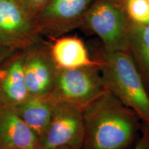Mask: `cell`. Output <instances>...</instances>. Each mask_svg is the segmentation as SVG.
Wrapping results in <instances>:
<instances>
[{"instance_id": "cell-1", "label": "cell", "mask_w": 149, "mask_h": 149, "mask_svg": "<svg viewBox=\"0 0 149 149\" xmlns=\"http://www.w3.org/2000/svg\"><path fill=\"white\" fill-rule=\"evenodd\" d=\"M83 149H126L133 142L137 117L106 89L82 109Z\"/></svg>"}, {"instance_id": "cell-2", "label": "cell", "mask_w": 149, "mask_h": 149, "mask_svg": "<svg viewBox=\"0 0 149 149\" xmlns=\"http://www.w3.org/2000/svg\"><path fill=\"white\" fill-rule=\"evenodd\" d=\"M97 60L105 88L149 125V95L128 51L104 48Z\"/></svg>"}, {"instance_id": "cell-3", "label": "cell", "mask_w": 149, "mask_h": 149, "mask_svg": "<svg viewBox=\"0 0 149 149\" xmlns=\"http://www.w3.org/2000/svg\"><path fill=\"white\" fill-rule=\"evenodd\" d=\"M82 22L101 39L109 51H128L130 22L113 0H99L86 13Z\"/></svg>"}, {"instance_id": "cell-4", "label": "cell", "mask_w": 149, "mask_h": 149, "mask_svg": "<svg viewBox=\"0 0 149 149\" xmlns=\"http://www.w3.org/2000/svg\"><path fill=\"white\" fill-rule=\"evenodd\" d=\"M105 90L98 66L58 69L50 96L82 110Z\"/></svg>"}, {"instance_id": "cell-5", "label": "cell", "mask_w": 149, "mask_h": 149, "mask_svg": "<svg viewBox=\"0 0 149 149\" xmlns=\"http://www.w3.org/2000/svg\"><path fill=\"white\" fill-rule=\"evenodd\" d=\"M39 139L40 149L83 148L84 126L82 110L70 104L55 101L51 120Z\"/></svg>"}, {"instance_id": "cell-6", "label": "cell", "mask_w": 149, "mask_h": 149, "mask_svg": "<svg viewBox=\"0 0 149 149\" xmlns=\"http://www.w3.org/2000/svg\"><path fill=\"white\" fill-rule=\"evenodd\" d=\"M40 40L35 16L20 0H0V44L17 51Z\"/></svg>"}, {"instance_id": "cell-7", "label": "cell", "mask_w": 149, "mask_h": 149, "mask_svg": "<svg viewBox=\"0 0 149 149\" xmlns=\"http://www.w3.org/2000/svg\"><path fill=\"white\" fill-rule=\"evenodd\" d=\"M93 0H50L35 15L40 36H62L82 22Z\"/></svg>"}, {"instance_id": "cell-8", "label": "cell", "mask_w": 149, "mask_h": 149, "mask_svg": "<svg viewBox=\"0 0 149 149\" xmlns=\"http://www.w3.org/2000/svg\"><path fill=\"white\" fill-rule=\"evenodd\" d=\"M23 51L24 78L30 95L50 96L58 69L50 54L48 43L40 40Z\"/></svg>"}, {"instance_id": "cell-9", "label": "cell", "mask_w": 149, "mask_h": 149, "mask_svg": "<svg viewBox=\"0 0 149 149\" xmlns=\"http://www.w3.org/2000/svg\"><path fill=\"white\" fill-rule=\"evenodd\" d=\"M30 95L24 73V51L17 50L0 65V107H15Z\"/></svg>"}, {"instance_id": "cell-10", "label": "cell", "mask_w": 149, "mask_h": 149, "mask_svg": "<svg viewBox=\"0 0 149 149\" xmlns=\"http://www.w3.org/2000/svg\"><path fill=\"white\" fill-rule=\"evenodd\" d=\"M0 149H40L38 136L13 107H0Z\"/></svg>"}, {"instance_id": "cell-11", "label": "cell", "mask_w": 149, "mask_h": 149, "mask_svg": "<svg viewBox=\"0 0 149 149\" xmlns=\"http://www.w3.org/2000/svg\"><path fill=\"white\" fill-rule=\"evenodd\" d=\"M48 44L57 69L99 66L98 61L91 57L84 43L77 37L62 35L52 39Z\"/></svg>"}, {"instance_id": "cell-12", "label": "cell", "mask_w": 149, "mask_h": 149, "mask_svg": "<svg viewBox=\"0 0 149 149\" xmlns=\"http://www.w3.org/2000/svg\"><path fill=\"white\" fill-rule=\"evenodd\" d=\"M54 104L55 101L51 96H30L14 109L40 138L49 124Z\"/></svg>"}, {"instance_id": "cell-13", "label": "cell", "mask_w": 149, "mask_h": 149, "mask_svg": "<svg viewBox=\"0 0 149 149\" xmlns=\"http://www.w3.org/2000/svg\"><path fill=\"white\" fill-rule=\"evenodd\" d=\"M143 73L149 81V24L138 25L130 22L129 49ZM137 65V64H135Z\"/></svg>"}, {"instance_id": "cell-14", "label": "cell", "mask_w": 149, "mask_h": 149, "mask_svg": "<svg viewBox=\"0 0 149 149\" xmlns=\"http://www.w3.org/2000/svg\"><path fill=\"white\" fill-rule=\"evenodd\" d=\"M126 14L131 23L149 24V0H125Z\"/></svg>"}, {"instance_id": "cell-15", "label": "cell", "mask_w": 149, "mask_h": 149, "mask_svg": "<svg viewBox=\"0 0 149 149\" xmlns=\"http://www.w3.org/2000/svg\"><path fill=\"white\" fill-rule=\"evenodd\" d=\"M31 13L36 15L37 13L50 0H20Z\"/></svg>"}, {"instance_id": "cell-16", "label": "cell", "mask_w": 149, "mask_h": 149, "mask_svg": "<svg viewBox=\"0 0 149 149\" xmlns=\"http://www.w3.org/2000/svg\"><path fill=\"white\" fill-rule=\"evenodd\" d=\"M133 149H149V131H145Z\"/></svg>"}, {"instance_id": "cell-17", "label": "cell", "mask_w": 149, "mask_h": 149, "mask_svg": "<svg viewBox=\"0 0 149 149\" xmlns=\"http://www.w3.org/2000/svg\"><path fill=\"white\" fill-rule=\"evenodd\" d=\"M16 51L0 44V65Z\"/></svg>"}, {"instance_id": "cell-18", "label": "cell", "mask_w": 149, "mask_h": 149, "mask_svg": "<svg viewBox=\"0 0 149 149\" xmlns=\"http://www.w3.org/2000/svg\"><path fill=\"white\" fill-rule=\"evenodd\" d=\"M56 149H83V148H72V147H62V148H59Z\"/></svg>"}]
</instances>
